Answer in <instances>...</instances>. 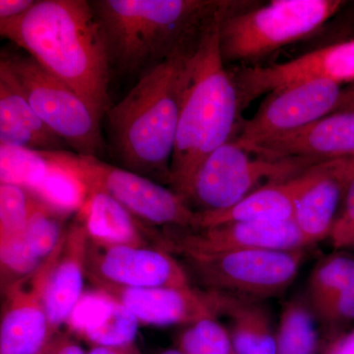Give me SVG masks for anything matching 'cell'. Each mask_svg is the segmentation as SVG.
Here are the masks:
<instances>
[{
    "label": "cell",
    "instance_id": "6da1fadb",
    "mask_svg": "<svg viewBox=\"0 0 354 354\" xmlns=\"http://www.w3.org/2000/svg\"><path fill=\"white\" fill-rule=\"evenodd\" d=\"M0 38L27 51L104 118L111 68L90 1H34L24 12L0 20Z\"/></svg>",
    "mask_w": 354,
    "mask_h": 354
},
{
    "label": "cell",
    "instance_id": "7a4b0ae2",
    "mask_svg": "<svg viewBox=\"0 0 354 354\" xmlns=\"http://www.w3.org/2000/svg\"><path fill=\"white\" fill-rule=\"evenodd\" d=\"M204 26L142 74L128 94L106 111V146L123 169L146 177H165L169 183L188 64Z\"/></svg>",
    "mask_w": 354,
    "mask_h": 354
},
{
    "label": "cell",
    "instance_id": "3957f363",
    "mask_svg": "<svg viewBox=\"0 0 354 354\" xmlns=\"http://www.w3.org/2000/svg\"><path fill=\"white\" fill-rule=\"evenodd\" d=\"M239 4L225 1L202 28L190 55L169 178L179 196L203 160L230 141L236 127L239 93L221 57L220 28Z\"/></svg>",
    "mask_w": 354,
    "mask_h": 354
},
{
    "label": "cell",
    "instance_id": "277c9868",
    "mask_svg": "<svg viewBox=\"0 0 354 354\" xmlns=\"http://www.w3.org/2000/svg\"><path fill=\"white\" fill-rule=\"evenodd\" d=\"M111 70L145 73L169 57L225 1L212 0H95Z\"/></svg>",
    "mask_w": 354,
    "mask_h": 354
},
{
    "label": "cell",
    "instance_id": "5b68a950",
    "mask_svg": "<svg viewBox=\"0 0 354 354\" xmlns=\"http://www.w3.org/2000/svg\"><path fill=\"white\" fill-rule=\"evenodd\" d=\"M342 0H274L258 8L235 6L220 28L223 62H252L307 38L341 12Z\"/></svg>",
    "mask_w": 354,
    "mask_h": 354
},
{
    "label": "cell",
    "instance_id": "8992f818",
    "mask_svg": "<svg viewBox=\"0 0 354 354\" xmlns=\"http://www.w3.org/2000/svg\"><path fill=\"white\" fill-rule=\"evenodd\" d=\"M314 165L306 158L266 157L230 139L203 160L180 197L195 213L221 211L263 186L288 180Z\"/></svg>",
    "mask_w": 354,
    "mask_h": 354
},
{
    "label": "cell",
    "instance_id": "52a82bcc",
    "mask_svg": "<svg viewBox=\"0 0 354 354\" xmlns=\"http://www.w3.org/2000/svg\"><path fill=\"white\" fill-rule=\"evenodd\" d=\"M4 58L35 113L51 132L77 155H104L108 144L102 136V118L80 95L32 57Z\"/></svg>",
    "mask_w": 354,
    "mask_h": 354
},
{
    "label": "cell",
    "instance_id": "ba28073f",
    "mask_svg": "<svg viewBox=\"0 0 354 354\" xmlns=\"http://www.w3.org/2000/svg\"><path fill=\"white\" fill-rule=\"evenodd\" d=\"M209 291L261 301L283 292L305 257L297 250H243L180 254Z\"/></svg>",
    "mask_w": 354,
    "mask_h": 354
},
{
    "label": "cell",
    "instance_id": "9c48e42d",
    "mask_svg": "<svg viewBox=\"0 0 354 354\" xmlns=\"http://www.w3.org/2000/svg\"><path fill=\"white\" fill-rule=\"evenodd\" d=\"M64 156L90 191L108 193L137 220L165 230H196L197 214L174 190L137 172L106 164L100 158L66 151Z\"/></svg>",
    "mask_w": 354,
    "mask_h": 354
},
{
    "label": "cell",
    "instance_id": "30bf717a",
    "mask_svg": "<svg viewBox=\"0 0 354 354\" xmlns=\"http://www.w3.org/2000/svg\"><path fill=\"white\" fill-rule=\"evenodd\" d=\"M342 91L341 84L326 78L307 79L278 88L270 93L234 140L251 147L301 129L334 113Z\"/></svg>",
    "mask_w": 354,
    "mask_h": 354
},
{
    "label": "cell",
    "instance_id": "8fae6325",
    "mask_svg": "<svg viewBox=\"0 0 354 354\" xmlns=\"http://www.w3.org/2000/svg\"><path fill=\"white\" fill-rule=\"evenodd\" d=\"M87 274L97 288H187L189 278L169 251L148 246H100L88 241Z\"/></svg>",
    "mask_w": 354,
    "mask_h": 354
},
{
    "label": "cell",
    "instance_id": "7c38bea8",
    "mask_svg": "<svg viewBox=\"0 0 354 354\" xmlns=\"http://www.w3.org/2000/svg\"><path fill=\"white\" fill-rule=\"evenodd\" d=\"M162 248L183 253H221L243 250H297L306 241L295 221H232L201 230H167Z\"/></svg>",
    "mask_w": 354,
    "mask_h": 354
},
{
    "label": "cell",
    "instance_id": "4fadbf2b",
    "mask_svg": "<svg viewBox=\"0 0 354 354\" xmlns=\"http://www.w3.org/2000/svg\"><path fill=\"white\" fill-rule=\"evenodd\" d=\"M242 104L290 84L326 78L354 83V38L328 44L283 64L244 67L234 75Z\"/></svg>",
    "mask_w": 354,
    "mask_h": 354
},
{
    "label": "cell",
    "instance_id": "5bb4252c",
    "mask_svg": "<svg viewBox=\"0 0 354 354\" xmlns=\"http://www.w3.org/2000/svg\"><path fill=\"white\" fill-rule=\"evenodd\" d=\"M64 237L34 274L4 293L0 315V354H39L50 339L44 291Z\"/></svg>",
    "mask_w": 354,
    "mask_h": 354
},
{
    "label": "cell",
    "instance_id": "9a60e30c",
    "mask_svg": "<svg viewBox=\"0 0 354 354\" xmlns=\"http://www.w3.org/2000/svg\"><path fill=\"white\" fill-rule=\"evenodd\" d=\"M247 148L266 157L301 158L316 164L354 158V111L330 113L297 131Z\"/></svg>",
    "mask_w": 354,
    "mask_h": 354
},
{
    "label": "cell",
    "instance_id": "2e32d148",
    "mask_svg": "<svg viewBox=\"0 0 354 354\" xmlns=\"http://www.w3.org/2000/svg\"><path fill=\"white\" fill-rule=\"evenodd\" d=\"M124 305L140 323L153 326L196 323L216 317L208 291L192 288H99Z\"/></svg>",
    "mask_w": 354,
    "mask_h": 354
},
{
    "label": "cell",
    "instance_id": "e0dca14e",
    "mask_svg": "<svg viewBox=\"0 0 354 354\" xmlns=\"http://www.w3.org/2000/svg\"><path fill=\"white\" fill-rule=\"evenodd\" d=\"M351 158L327 160L312 167V176L297 198L292 221L307 245L329 237L341 208Z\"/></svg>",
    "mask_w": 354,
    "mask_h": 354
},
{
    "label": "cell",
    "instance_id": "ac0fdd59",
    "mask_svg": "<svg viewBox=\"0 0 354 354\" xmlns=\"http://www.w3.org/2000/svg\"><path fill=\"white\" fill-rule=\"evenodd\" d=\"M88 245L87 234L76 220L66 230L64 245L44 291V308L50 337L62 324H66L70 313L83 295Z\"/></svg>",
    "mask_w": 354,
    "mask_h": 354
},
{
    "label": "cell",
    "instance_id": "d6986e66",
    "mask_svg": "<svg viewBox=\"0 0 354 354\" xmlns=\"http://www.w3.org/2000/svg\"><path fill=\"white\" fill-rule=\"evenodd\" d=\"M0 142L41 152L66 146L35 113L4 57H0Z\"/></svg>",
    "mask_w": 354,
    "mask_h": 354
},
{
    "label": "cell",
    "instance_id": "ffe728a7",
    "mask_svg": "<svg viewBox=\"0 0 354 354\" xmlns=\"http://www.w3.org/2000/svg\"><path fill=\"white\" fill-rule=\"evenodd\" d=\"M312 167L288 180L263 186L230 208L196 213V230L232 221L292 220L297 198L311 179Z\"/></svg>",
    "mask_w": 354,
    "mask_h": 354
},
{
    "label": "cell",
    "instance_id": "44dd1931",
    "mask_svg": "<svg viewBox=\"0 0 354 354\" xmlns=\"http://www.w3.org/2000/svg\"><path fill=\"white\" fill-rule=\"evenodd\" d=\"M76 216L88 241L95 245H147L145 227L120 202L104 191L91 190Z\"/></svg>",
    "mask_w": 354,
    "mask_h": 354
},
{
    "label": "cell",
    "instance_id": "7402d4cb",
    "mask_svg": "<svg viewBox=\"0 0 354 354\" xmlns=\"http://www.w3.org/2000/svg\"><path fill=\"white\" fill-rule=\"evenodd\" d=\"M216 317L230 323V339L235 354H277L276 335L271 317L260 301L207 290Z\"/></svg>",
    "mask_w": 354,
    "mask_h": 354
},
{
    "label": "cell",
    "instance_id": "603a6c76",
    "mask_svg": "<svg viewBox=\"0 0 354 354\" xmlns=\"http://www.w3.org/2000/svg\"><path fill=\"white\" fill-rule=\"evenodd\" d=\"M309 295L324 320H354V258L337 255L321 263L310 278Z\"/></svg>",
    "mask_w": 354,
    "mask_h": 354
},
{
    "label": "cell",
    "instance_id": "cb8c5ba5",
    "mask_svg": "<svg viewBox=\"0 0 354 354\" xmlns=\"http://www.w3.org/2000/svg\"><path fill=\"white\" fill-rule=\"evenodd\" d=\"M50 165L46 176L30 193L53 211L64 216L77 214L82 208L90 188L67 162L64 151L48 152Z\"/></svg>",
    "mask_w": 354,
    "mask_h": 354
},
{
    "label": "cell",
    "instance_id": "d4e9b609",
    "mask_svg": "<svg viewBox=\"0 0 354 354\" xmlns=\"http://www.w3.org/2000/svg\"><path fill=\"white\" fill-rule=\"evenodd\" d=\"M46 260L41 259L26 234L21 232L0 236V295L34 274Z\"/></svg>",
    "mask_w": 354,
    "mask_h": 354
},
{
    "label": "cell",
    "instance_id": "484cf974",
    "mask_svg": "<svg viewBox=\"0 0 354 354\" xmlns=\"http://www.w3.org/2000/svg\"><path fill=\"white\" fill-rule=\"evenodd\" d=\"M50 165L48 152L28 150L0 142V184L32 191L46 176Z\"/></svg>",
    "mask_w": 354,
    "mask_h": 354
},
{
    "label": "cell",
    "instance_id": "4316f807",
    "mask_svg": "<svg viewBox=\"0 0 354 354\" xmlns=\"http://www.w3.org/2000/svg\"><path fill=\"white\" fill-rule=\"evenodd\" d=\"M277 354H315L318 335L311 313L300 301L286 305L276 335Z\"/></svg>",
    "mask_w": 354,
    "mask_h": 354
},
{
    "label": "cell",
    "instance_id": "83f0119b",
    "mask_svg": "<svg viewBox=\"0 0 354 354\" xmlns=\"http://www.w3.org/2000/svg\"><path fill=\"white\" fill-rule=\"evenodd\" d=\"M139 324L134 314L113 298L102 320L83 337L95 346L127 348L136 337Z\"/></svg>",
    "mask_w": 354,
    "mask_h": 354
},
{
    "label": "cell",
    "instance_id": "f1b7e54d",
    "mask_svg": "<svg viewBox=\"0 0 354 354\" xmlns=\"http://www.w3.org/2000/svg\"><path fill=\"white\" fill-rule=\"evenodd\" d=\"M184 354H235L230 333L216 317L191 324L180 337Z\"/></svg>",
    "mask_w": 354,
    "mask_h": 354
},
{
    "label": "cell",
    "instance_id": "f546056e",
    "mask_svg": "<svg viewBox=\"0 0 354 354\" xmlns=\"http://www.w3.org/2000/svg\"><path fill=\"white\" fill-rule=\"evenodd\" d=\"M35 203L24 188L0 184V236L24 230Z\"/></svg>",
    "mask_w": 354,
    "mask_h": 354
},
{
    "label": "cell",
    "instance_id": "4dcf8cb0",
    "mask_svg": "<svg viewBox=\"0 0 354 354\" xmlns=\"http://www.w3.org/2000/svg\"><path fill=\"white\" fill-rule=\"evenodd\" d=\"M113 298L102 290L84 292L67 319L72 332L84 335L102 320Z\"/></svg>",
    "mask_w": 354,
    "mask_h": 354
},
{
    "label": "cell",
    "instance_id": "1f68e13d",
    "mask_svg": "<svg viewBox=\"0 0 354 354\" xmlns=\"http://www.w3.org/2000/svg\"><path fill=\"white\" fill-rule=\"evenodd\" d=\"M329 237L335 249L354 248V158L351 160L341 208Z\"/></svg>",
    "mask_w": 354,
    "mask_h": 354
},
{
    "label": "cell",
    "instance_id": "d6a6232c",
    "mask_svg": "<svg viewBox=\"0 0 354 354\" xmlns=\"http://www.w3.org/2000/svg\"><path fill=\"white\" fill-rule=\"evenodd\" d=\"M39 354H86L83 348L64 335H53Z\"/></svg>",
    "mask_w": 354,
    "mask_h": 354
},
{
    "label": "cell",
    "instance_id": "836d02e7",
    "mask_svg": "<svg viewBox=\"0 0 354 354\" xmlns=\"http://www.w3.org/2000/svg\"><path fill=\"white\" fill-rule=\"evenodd\" d=\"M32 3L34 0H0V20L24 12Z\"/></svg>",
    "mask_w": 354,
    "mask_h": 354
},
{
    "label": "cell",
    "instance_id": "e575fe53",
    "mask_svg": "<svg viewBox=\"0 0 354 354\" xmlns=\"http://www.w3.org/2000/svg\"><path fill=\"white\" fill-rule=\"evenodd\" d=\"M327 354H354V330L335 342Z\"/></svg>",
    "mask_w": 354,
    "mask_h": 354
},
{
    "label": "cell",
    "instance_id": "d590c367",
    "mask_svg": "<svg viewBox=\"0 0 354 354\" xmlns=\"http://www.w3.org/2000/svg\"><path fill=\"white\" fill-rule=\"evenodd\" d=\"M337 111H354V83L348 88H342L341 97L334 113Z\"/></svg>",
    "mask_w": 354,
    "mask_h": 354
},
{
    "label": "cell",
    "instance_id": "8d00e7d4",
    "mask_svg": "<svg viewBox=\"0 0 354 354\" xmlns=\"http://www.w3.org/2000/svg\"><path fill=\"white\" fill-rule=\"evenodd\" d=\"M128 348V346H127ZM127 348H106V346H95L86 354H131Z\"/></svg>",
    "mask_w": 354,
    "mask_h": 354
},
{
    "label": "cell",
    "instance_id": "74e56055",
    "mask_svg": "<svg viewBox=\"0 0 354 354\" xmlns=\"http://www.w3.org/2000/svg\"><path fill=\"white\" fill-rule=\"evenodd\" d=\"M160 354H184L183 351H176V349H167V351H165L164 353Z\"/></svg>",
    "mask_w": 354,
    "mask_h": 354
}]
</instances>
